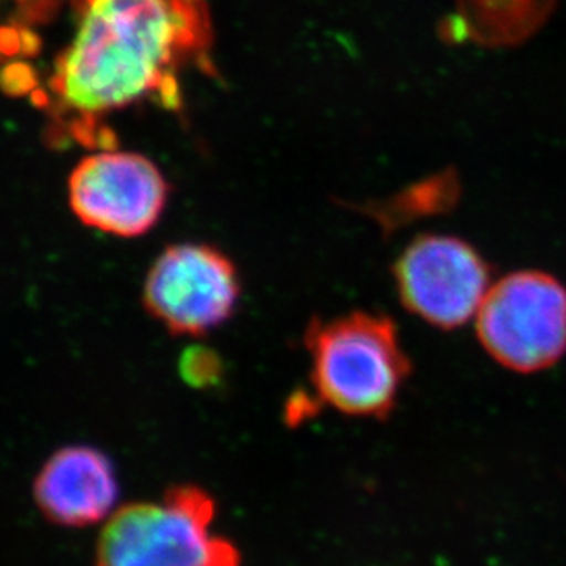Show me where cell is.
Listing matches in <instances>:
<instances>
[{
    "label": "cell",
    "instance_id": "6",
    "mask_svg": "<svg viewBox=\"0 0 566 566\" xmlns=\"http://www.w3.org/2000/svg\"><path fill=\"white\" fill-rule=\"evenodd\" d=\"M399 300L412 315L440 329H457L479 315L490 291V263L468 241L423 234L394 263Z\"/></svg>",
    "mask_w": 566,
    "mask_h": 566
},
{
    "label": "cell",
    "instance_id": "1",
    "mask_svg": "<svg viewBox=\"0 0 566 566\" xmlns=\"http://www.w3.org/2000/svg\"><path fill=\"white\" fill-rule=\"evenodd\" d=\"M80 24L61 52L50 91L77 120H96L142 99L179 109V72H212L208 0H82Z\"/></svg>",
    "mask_w": 566,
    "mask_h": 566
},
{
    "label": "cell",
    "instance_id": "5",
    "mask_svg": "<svg viewBox=\"0 0 566 566\" xmlns=\"http://www.w3.org/2000/svg\"><path fill=\"white\" fill-rule=\"evenodd\" d=\"M241 279L224 252L205 243L171 245L155 260L144 283V305L180 337H202L234 316Z\"/></svg>",
    "mask_w": 566,
    "mask_h": 566
},
{
    "label": "cell",
    "instance_id": "8",
    "mask_svg": "<svg viewBox=\"0 0 566 566\" xmlns=\"http://www.w3.org/2000/svg\"><path fill=\"white\" fill-rule=\"evenodd\" d=\"M33 496L52 523L83 528L116 512L118 482L104 452L93 447H63L39 471Z\"/></svg>",
    "mask_w": 566,
    "mask_h": 566
},
{
    "label": "cell",
    "instance_id": "3",
    "mask_svg": "<svg viewBox=\"0 0 566 566\" xmlns=\"http://www.w3.org/2000/svg\"><path fill=\"white\" fill-rule=\"evenodd\" d=\"M212 521V499L190 485L118 507L99 534L96 566H240V552L213 535Z\"/></svg>",
    "mask_w": 566,
    "mask_h": 566
},
{
    "label": "cell",
    "instance_id": "9",
    "mask_svg": "<svg viewBox=\"0 0 566 566\" xmlns=\"http://www.w3.org/2000/svg\"><path fill=\"white\" fill-rule=\"evenodd\" d=\"M460 193L462 186L458 175L452 169H446L410 185L396 196L366 205L360 212L379 224L385 234H394L421 219L451 212L452 208H457Z\"/></svg>",
    "mask_w": 566,
    "mask_h": 566
},
{
    "label": "cell",
    "instance_id": "2",
    "mask_svg": "<svg viewBox=\"0 0 566 566\" xmlns=\"http://www.w3.org/2000/svg\"><path fill=\"white\" fill-rule=\"evenodd\" d=\"M304 344L321 403L354 418L392 415L412 366L390 316L354 311L329 321L313 318Z\"/></svg>",
    "mask_w": 566,
    "mask_h": 566
},
{
    "label": "cell",
    "instance_id": "10",
    "mask_svg": "<svg viewBox=\"0 0 566 566\" xmlns=\"http://www.w3.org/2000/svg\"><path fill=\"white\" fill-rule=\"evenodd\" d=\"M180 376L191 387H216L223 377V363L212 349L193 346L182 354Z\"/></svg>",
    "mask_w": 566,
    "mask_h": 566
},
{
    "label": "cell",
    "instance_id": "7",
    "mask_svg": "<svg viewBox=\"0 0 566 566\" xmlns=\"http://www.w3.org/2000/svg\"><path fill=\"white\" fill-rule=\"evenodd\" d=\"M169 185L140 153L104 149L83 158L69 179V205L83 224L118 238H138L163 218Z\"/></svg>",
    "mask_w": 566,
    "mask_h": 566
},
{
    "label": "cell",
    "instance_id": "4",
    "mask_svg": "<svg viewBox=\"0 0 566 566\" xmlns=\"http://www.w3.org/2000/svg\"><path fill=\"white\" fill-rule=\"evenodd\" d=\"M476 335L491 359L517 374H537L566 355V285L545 271L496 280L476 315Z\"/></svg>",
    "mask_w": 566,
    "mask_h": 566
}]
</instances>
